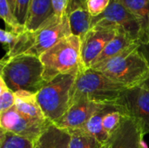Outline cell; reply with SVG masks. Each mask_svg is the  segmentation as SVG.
Returning <instances> with one entry per match:
<instances>
[{
  "label": "cell",
  "instance_id": "1",
  "mask_svg": "<svg viewBox=\"0 0 149 148\" xmlns=\"http://www.w3.org/2000/svg\"><path fill=\"white\" fill-rule=\"evenodd\" d=\"M70 35L72 30L67 15H53L36 31H25L19 34L3 58L7 59L23 54L40 57L58 41Z\"/></svg>",
  "mask_w": 149,
  "mask_h": 148
},
{
  "label": "cell",
  "instance_id": "2",
  "mask_svg": "<svg viewBox=\"0 0 149 148\" xmlns=\"http://www.w3.org/2000/svg\"><path fill=\"white\" fill-rule=\"evenodd\" d=\"M135 44L120 55L93 65L100 72L127 89L143 85L149 79V65Z\"/></svg>",
  "mask_w": 149,
  "mask_h": 148
},
{
  "label": "cell",
  "instance_id": "3",
  "mask_svg": "<svg viewBox=\"0 0 149 148\" xmlns=\"http://www.w3.org/2000/svg\"><path fill=\"white\" fill-rule=\"evenodd\" d=\"M0 78L13 92L27 91L37 93L45 84L44 65L39 57L23 54L10 58H2Z\"/></svg>",
  "mask_w": 149,
  "mask_h": 148
},
{
  "label": "cell",
  "instance_id": "4",
  "mask_svg": "<svg viewBox=\"0 0 149 148\" xmlns=\"http://www.w3.org/2000/svg\"><path fill=\"white\" fill-rule=\"evenodd\" d=\"M127 88L92 68L80 69L77 74L72 95V105L79 100L112 106ZM71 105V106H72Z\"/></svg>",
  "mask_w": 149,
  "mask_h": 148
},
{
  "label": "cell",
  "instance_id": "5",
  "mask_svg": "<svg viewBox=\"0 0 149 148\" xmlns=\"http://www.w3.org/2000/svg\"><path fill=\"white\" fill-rule=\"evenodd\" d=\"M43 78L47 83L62 74L78 73L81 64V39L75 35L64 38L40 57Z\"/></svg>",
  "mask_w": 149,
  "mask_h": 148
},
{
  "label": "cell",
  "instance_id": "6",
  "mask_svg": "<svg viewBox=\"0 0 149 148\" xmlns=\"http://www.w3.org/2000/svg\"><path fill=\"white\" fill-rule=\"evenodd\" d=\"M78 73L62 74L47 82L37 93V99L46 120L55 123L69 110Z\"/></svg>",
  "mask_w": 149,
  "mask_h": 148
},
{
  "label": "cell",
  "instance_id": "7",
  "mask_svg": "<svg viewBox=\"0 0 149 148\" xmlns=\"http://www.w3.org/2000/svg\"><path fill=\"white\" fill-rule=\"evenodd\" d=\"M116 110L132 119L143 135L149 134V89L141 85L126 89L114 105Z\"/></svg>",
  "mask_w": 149,
  "mask_h": 148
},
{
  "label": "cell",
  "instance_id": "8",
  "mask_svg": "<svg viewBox=\"0 0 149 148\" xmlns=\"http://www.w3.org/2000/svg\"><path fill=\"white\" fill-rule=\"evenodd\" d=\"M93 26L113 27L117 30H124L134 39L140 42L141 28L136 17L116 0H112L109 7L103 14L92 18L91 27Z\"/></svg>",
  "mask_w": 149,
  "mask_h": 148
},
{
  "label": "cell",
  "instance_id": "9",
  "mask_svg": "<svg viewBox=\"0 0 149 148\" xmlns=\"http://www.w3.org/2000/svg\"><path fill=\"white\" fill-rule=\"evenodd\" d=\"M52 122L30 119L21 114L15 106L0 114V128L34 141Z\"/></svg>",
  "mask_w": 149,
  "mask_h": 148
},
{
  "label": "cell",
  "instance_id": "10",
  "mask_svg": "<svg viewBox=\"0 0 149 148\" xmlns=\"http://www.w3.org/2000/svg\"><path fill=\"white\" fill-rule=\"evenodd\" d=\"M117 29L93 26L81 38V64L83 69L92 68L94 61L101 54L107 44L114 38Z\"/></svg>",
  "mask_w": 149,
  "mask_h": 148
},
{
  "label": "cell",
  "instance_id": "11",
  "mask_svg": "<svg viewBox=\"0 0 149 148\" xmlns=\"http://www.w3.org/2000/svg\"><path fill=\"white\" fill-rule=\"evenodd\" d=\"M107 106H109L87 100H79L73 103L65 114L53 124L68 132L79 130L83 128L93 116L100 113Z\"/></svg>",
  "mask_w": 149,
  "mask_h": 148
},
{
  "label": "cell",
  "instance_id": "12",
  "mask_svg": "<svg viewBox=\"0 0 149 148\" xmlns=\"http://www.w3.org/2000/svg\"><path fill=\"white\" fill-rule=\"evenodd\" d=\"M144 135L139 126L129 117L123 115L120 125L110 135V148H143Z\"/></svg>",
  "mask_w": 149,
  "mask_h": 148
},
{
  "label": "cell",
  "instance_id": "13",
  "mask_svg": "<svg viewBox=\"0 0 149 148\" xmlns=\"http://www.w3.org/2000/svg\"><path fill=\"white\" fill-rule=\"evenodd\" d=\"M88 0H69L66 15L68 17L72 34L81 38L91 29L92 16L87 8Z\"/></svg>",
  "mask_w": 149,
  "mask_h": 148
},
{
  "label": "cell",
  "instance_id": "14",
  "mask_svg": "<svg viewBox=\"0 0 149 148\" xmlns=\"http://www.w3.org/2000/svg\"><path fill=\"white\" fill-rule=\"evenodd\" d=\"M71 134L52 123L33 141V148H70Z\"/></svg>",
  "mask_w": 149,
  "mask_h": 148
},
{
  "label": "cell",
  "instance_id": "15",
  "mask_svg": "<svg viewBox=\"0 0 149 148\" xmlns=\"http://www.w3.org/2000/svg\"><path fill=\"white\" fill-rule=\"evenodd\" d=\"M124 5L137 19L140 28V43H149V0H116Z\"/></svg>",
  "mask_w": 149,
  "mask_h": 148
},
{
  "label": "cell",
  "instance_id": "16",
  "mask_svg": "<svg viewBox=\"0 0 149 148\" xmlns=\"http://www.w3.org/2000/svg\"><path fill=\"white\" fill-rule=\"evenodd\" d=\"M14 106L21 114L36 120H46L41 107L39 106L36 93H32L27 91H17L14 92Z\"/></svg>",
  "mask_w": 149,
  "mask_h": 148
},
{
  "label": "cell",
  "instance_id": "17",
  "mask_svg": "<svg viewBox=\"0 0 149 148\" xmlns=\"http://www.w3.org/2000/svg\"><path fill=\"white\" fill-rule=\"evenodd\" d=\"M135 44H140V42L134 39L124 30L118 29L114 38L107 44L101 54L94 61L93 66L120 55L124 51H126L127 49H128L129 47Z\"/></svg>",
  "mask_w": 149,
  "mask_h": 148
},
{
  "label": "cell",
  "instance_id": "18",
  "mask_svg": "<svg viewBox=\"0 0 149 148\" xmlns=\"http://www.w3.org/2000/svg\"><path fill=\"white\" fill-rule=\"evenodd\" d=\"M53 15L52 0H31L24 25L25 31H36Z\"/></svg>",
  "mask_w": 149,
  "mask_h": 148
},
{
  "label": "cell",
  "instance_id": "19",
  "mask_svg": "<svg viewBox=\"0 0 149 148\" xmlns=\"http://www.w3.org/2000/svg\"><path fill=\"white\" fill-rule=\"evenodd\" d=\"M112 108H115V107H113L112 106H109L106 109L101 111L100 113H99L95 114L94 116H93L86 122V124L83 126V128L79 129V130L84 131L87 134H89L92 137L98 140L102 144L107 143L109 139H110V135L107 134V133L104 130L103 126H102V120H103V118L106 115V113L108 111H110Z\"/></svg>",
  "mask_w": 149,
  "mask_h": 148
},
{
  "label": "cell",
  "instance_id": "20",
  "mask_svg": "<svg viewBox=\"0 0 149 148\" xmlns=\"http://www.w3.org/2000/svg\"><path fill=\"white\" fill-rule=\"evenodd\" d=\"M71 134L70 148H110L109 144H102L82 130L69 132Z\"/></svg>",
  "mask_w": 149,
  "mask_h": 148
},
{
  "label": "cell",
  "instance_id": "21",
  "mask_svg": "<svg viewBox=\"0 0 149 148\" xmlns=\"http://www.w3.org/2000/svg\"><path fill=\"white\" fill-rule=\"evenodd\" d=\"M0 15L2 19L4 21L6 30L10 31L17 35L25 31L24 25L19 23L13 11L10 10L7 0H0Z\"/></svg>",
  "mask_w": 149,
  "mask_h": 148
},
{
  "label": "cell",
  "instance_id": "22",
  "mask_svg": "<svg viewBox=\"0 0 149 148\" xmlns=\"http://www.w3.org/2000/svg\"><path fill=\"white\" fill-rule=\"evenodd\" d=\"M0 148H33V141L1 129Z\"/></svg>",
  "mask_w": 149,
  "mask_h": 148
},
{
  "label": "cell",
  "instance_id": "23",
  "mask_svg": "<svg viewBox=\"0 0 149 148\" xmlns=\"http://www.w3.org/2000/svg\"><path fill=\"white\" fill-rule=\"evenodd\" d=\"M122 117L123 114L115 108H112L106 113L102 120V126L104 130L107 133V134L111 135L119 127Z\"/></svg>",
  "mask_w": 149,
  "mask_h": 148
},
{
  "label": "cell",
  "instance_id": "24",
  "mask_svg": "<svg viewBox=\"0 0 149 148\" xmlns=\"http://www.w3.org/2000/svg\"><path fill=\"white\" fill-rule=\"evenodd\" d=\"M14 105V92L6 85L3 79L0 78V114L13 107Z\"/></svg>",
  "mask_w": 149,
  "mask_h": 148
},
{
  "label": "cell",
  "instance_id": "25",
  "mask_svg": "<svg viewBox=\"0 0 149 148\" xmlns=\"http://www.w3.org/2000/svg\"><path fill=\"white\" fill-rule=\"evenodd\" d=\"M112 0H88L87 8L92 17L103 14L109 7Z\"/></svg>",
  "mask_w": 149,
  "mask_h": 148
},
{
  "label": "cell",
  "instance_id": "26",
  "mask_svg": "<svg viewBox=\"0 0 149 148\" xmlns=\"http://www.w3.org/2000/svg\"><path fill=\"white\" fill-rule=\"evenodd\" d=\"M31 0H16L15 8H14V15L19 21V23L23 25H25L29 6Z\"/></svg>",
  "mask_w": 149,
  "mask_h": 148
},
{
  "label": "cell",
  "instance_id": "27",
  "mask_svg": "<svg viewBox=\"0 0 149 148\" xmlns=\"http://www.w3.org/2000/svg\"><path fill=\"white\" fill-rule=\"evenodd\" d=\"M17 36L18 35H17V34H15L12 31H8V30L2 29L0 31V40H1V43L3 44V45L4 47L7 48V51L14 44V42L16 41Z\"/></svg>",
  "mask_w": 149,
  "mask_h": 148
},
{
  "label": "cell",
  "instance_id": "28",
  "mask_svg": "<svg viewBox=\"0 0 149 148\" xmlns=\"http://www.w3.org/2000/svg\"><path fill=\"white\" fill-rule=\"evenodd\" d=\"M69 0H52L53 14L57 17H63L66 14Z\"/></svg>",
  "mask_w": 149,
  "mask_h": 148
},
{
  "label": "cell",
  "instance_id": "29",
  "mask_svg": "<svg viewBox=\"0 0 149 148\" xmlns=\"http://www.w3.org/2000/svg\"><path fill=\"white\" fill-rule=\"evenodd\" d=\"M139 50L142 53L144 58L147 59V61H148L149 65V43H148V44H141L140 46H139ZM143 86H145V87L149 89V79L143 85Z\"/></svg>",
  "mask_w": 149,
  "mask_h": 148
},
{
  "label": "cell",
  "instance_id": "30",
  "mask_svg": "<svg viewBox=\"0 0 149 148\" xmlns=\"http://www.w3.org/2000/svg\"><path fill=\"white\" fill-rule=\"evenodd\" d=\"M9 5H10V10L14 12V8H15V3H16V0H7Z\"/></svg>",
  "mask_w": 149,
  "mask_h": 148
}]
</instances>
